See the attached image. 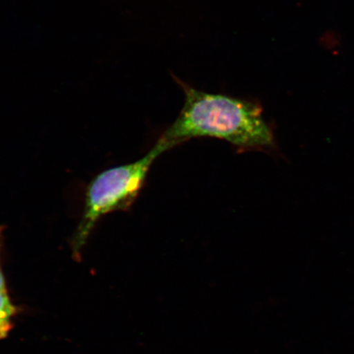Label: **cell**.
Instances as JSON below:
<instances>
[{"label": "cell", "instance_id": "6da1fadb", "mask_svg": "<svg viewBox=\"0 0 354 354\" xmlns=\"http://www.w3.org/2000/svg\"><path fill=\"white\" fill-rule=\"evenodd\" d=\"M175 80L183 88L185 103L176 121L160 137L171 148L201 137L227 141L243 152L275 148V136L259 104L209 94Z\"/></svg>", "mask_w": 354, "mask_h": 354}, {"label": "cell", "instance_id": "7a4b0ae2", "mask_svg": "<svg viewBox=\"0 0 354 354\" xmlns=\"http://www.w3.org/2000/svg\"><path fill=\"white\" fill-rule=\"evenodd\" d=\"M170 149L159 139L139 160L111 167L91 181L86 188L82 218L73 238L75 255L81 253L96 225L104 216L131 209L145 187L153 163Z\"/></svg>", "mask_w": 354, "mask_h": 354}, {"label": "cell", "instance_id": "3957f363", "mask_svg": "<svg viewBox=\"0 0 354 354\" xmlns=\"http://www.w3.org/2000/svg\"><path fill=\"white\" fill-rule=\"evenodd\" d=\"M17 308L12 302L7 291H0V339H6L13 327Z\"/></svg>", "mask_w": 354, "mask_h": 354}, {"label": "cell", "instance_id": "277c9868", "mask_svg": "<svg viewBox=\"0 0 354 354\" xmlns=\"http://www.w3.org/2000/svg\"><path fill=\"white\" fill-rule=\"evenodd\" d=\"M3 250V234L2 230L0 229V291H7L6 280L4 277V274L2 268L1 263V254Z\"/></svg>", "mask_w": 354, "mask_h": 354}]
</instances>
